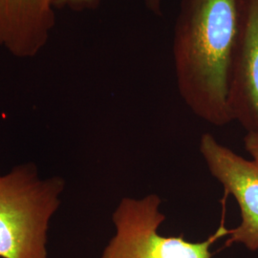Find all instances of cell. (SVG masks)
I'll return each instance as SVG.
<instances>
[{
    "label": "cell",
    "instance_id": "2",
    "mask_svg": "<svg viewBox=\"0 0 258 258\" xmlns=\"http://www.w3.org/2000/svg\"><path fill=\"white\" fill-rule=\"evenodd\" d=\"M64 187L59 176L41 179L32 163L0 174V257L48 258L49 224Z\"/></svg>",
    "mask_w": 258,
    "mask_h": 258
},
{
    "label": "cell",
    "instance_id": "7",
    "mask_svg": "<svg viewBox=\"0 0 258 258\" xmlns=\"http://www.w3.org/2000/svg\"><path fill=\"white\" fill-rule=\"evenodd\" d=\"M102 1V0H54L53 8H70L75 11L95 9L101 4Z\"/></svg>",
    "mask_w": 258,
    "mask_h": 258
},
{
    "label": "cell",
    "instance_id": "8",
    "mask_svg": "<svg viewBox=\"0 0 258 258\" xmlns=\"http://www.w3.org/2000/svg\"><path fill=\"white\" fill-rule=\"evenodd\" d=\"M244 146L252 161L258 164V131L247 133L244 138Z\"/></svg>",
    "mask_w": 258,
    "mask_h": 258
},
{
    "label": "cell",
    "instance_id": "10",
    "mask_svg": "<svg viewBox=\"0 0 258 258\" xmlns=\"http://www.w3.org/2000/svg\"><path fill=\"white\" fill-rule=\"evenodd\" d=\"M45 3H46L48 6H50V7H52L53 8V2H54V0H43ZM54 9V8H53Z\"/></svg>",
    "mask_w": 258,
    "mask_h": 258
},
{
    "label": "cell",
    "instance_id": "4",
    "mask_svg": "<svg viewBox=\"0 0 258 258\" xmlns=\"http://www.w3.org/2000/svg\"><path fill=\"white\" fill-rule=\"evenodd\" d=\"M199 150L212 177L238 205L239 226L229 230L225 246L243 244L250 250L258 249V164L249 161L220 144L210 133H205Z\"/></svg>",
    "mask_w": 258,
    "mask_h": 258
},
{
    "label": "cell",
    "instance_id": "6",
    "mask_svg": "<svg viewBox=\"0 0 258 258\" xmlns=\"http://www.w3.org/2000/svg\"><path fill=\"white\" fill-rule=\"evenodd\" d=\"M54 24V9L43 0H0V43L35 39Z\"/></svg>",
    "mask_w": 258,
    "mask_h": 258
},
{
    "label": "cell",
    "instance_id": "9",
    "mask_svg": "<svg viewBox=\"0 0 258 258\" xmlns=\"http://www.w3.org/2000/svg\"><path fill=\"white\" fill-rule=\"evenodd\" d=\"M148 9L151 10L157 15H161V6L163 0H144Z\"/></svg>",
    "mask_w": 258,
    "mask_h": 258
},
{
    "label": "cell",
    "instance_id": "1",
    "mask_svg": "<svg viewBox=\"0 0 258 258\" xmlns=\"http://www.w3.org/2000/svg\"><path fill=\"white\" fill-rule=\"evenodd\" d=\"M245 0H182L173 38L179 93L194 114L223 126L232 121L229 93Z\"/></svg>",
    "mask_w": 258,
    "mask_h": 258
},
{
    "label": "cell",
    "instance_id": "5",
    "mask_svg": "<svg viewBox=\"0 0 258 258\" xmlns=\"http://www.w3.org/2000/svg\"><path fill=\"white\" fill-rule=\"evenodd\" d=\"M229 106L231 120L247 132L258 131V0H245L239 44L232 66Z\"/></svg>",
    "mask_w": 258,
    "mask_h": 258
},
{
    "label": "cell",
    "instance_id": "3",
    "mask_svg": "<svg viewBox=\"0 0 258 258\" xmlns=\"http://www.w3.org/2000/svg\"><path fill=\"white\" fill-rule=\"evenodd\" d=\"M161 205L162 199L155 194L142 198L123 197L112 214L115 234L102 258H212V245L228 236L224 220L201 242L188 241L183 235H162L159 229L166 214Z\"/></svg>",
    "mask_w": 258,
    "mask_h": 258
}]
</instances>
